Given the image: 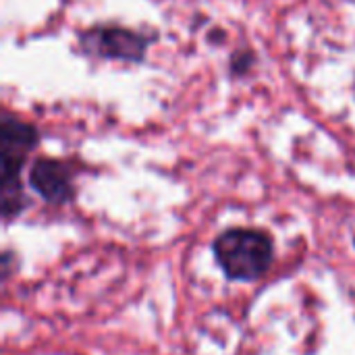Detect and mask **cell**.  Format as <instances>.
<instances>
[{"instance_id":"1","label":"cell","mask_w":355,"mask_h":355,"mask_svg":"<svg viewBox=\"0 0 355 355\" xmlns=\"http://www.w3.org/2000/svg\"><path fill=\"white\" fill-rule=\"evenodd\" d=\"M37 141L40 133L31 123L4 112L0 121V210L4 223L21 216L29 204L21 173Z\"/></svg>"},{"instance_id":"2","label":"cell","mask_w":355,"mask_h":355,"mask_svg":"<svg viewBox=\"0 0 355 355\" xmlns=\"http://www.w3.org/2000/svg\"><path fill=\"white\" fill-rule=\"evenodd\" d=\"M214 260L233 283L260 281L275 262V239L262 229L233 227L212 243Z\"/></svg>"},{"instance_id":"3","label":"cell","mask_w":355,"mask_h":355,"mask_svg":"<svg viewBox=\"0 0 355 355\" xmlns=\"http://www.w3.org/2000/svg\"><path fill=\"white\" fill-rule=\"evenodd\" d=\"M81 50L89 56L121 62H139L146 56L150 37L119 25H98L79 35Z\"/></svg>"},{"instance_id":"4","label":"cell","mask_w":355,"mask_h":355,"mask_svg":"<svg viewBox=\"0 0 355 355\" xmlns=\"http://www.w3.org/2000/svg\"><path fill=\"white\" fill-rule=\"evenodd\" d=\"M29 185L52 206L71 204L77 196L75 168L58 158H37L29 168Z\"/></svg>"},{"instance_id":"5","label":"cell","mask_w":355,"mask_h":355,"mask_svg":"<svg viewBox=\"0 0 355 355\" xmlns=\"http://www.w3.org/2000/svg\"><path fill=\"white\" fill-rule=\"evenodd\" d=\"M254 64V54L252 52H237L233 58H231V71L235 75H243L252 69Z\"/></svg>"},{"instance_id":"6","label":"cell","mask_w":355,"mask_h":355,"mask_svg":"<svg viewBox=\"0 0 355 355\" xmlns=\"http://www.w3.org/2000/svg\"><path fill=\"white\" fill-rule=\"evenodd\" d=\"M12 262H15V256H12L10 252H4V254H2V277H4V279H8V277L12 275V270H10Z\"/></svg>"},{"instance_id":"7","label":"cell","mask_w":355,"mask_h":355,"mask_svg":"<svg viewBox=\"0 0 355 355\" xmlns=\"http://www.w3.org/2000/svg\"><path fill=\"white\" fill-rule=\"evenodd\" d=\"M354 248H355V235H354Z\"/></svg>"}]
</instances>
